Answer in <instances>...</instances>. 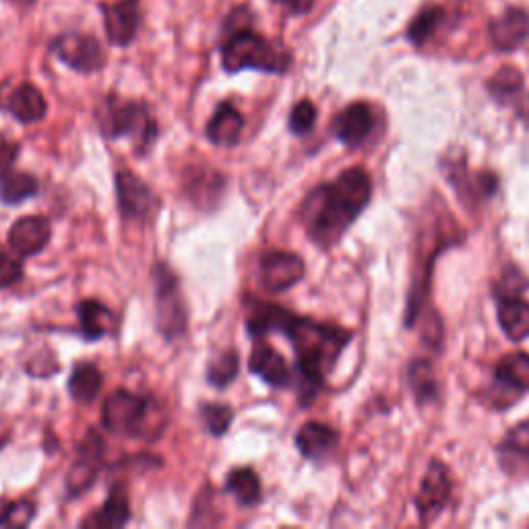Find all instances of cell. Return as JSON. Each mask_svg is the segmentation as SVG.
Segmentation results:
<instances>
[{
    "mask_svg": "<svg viewBox=\"0 0 529 529\" xmlns=\"http://www.w3.org/2000/svg\"><path fill=\"white\" fill-rule=\"evenodd\" d=\"M54 52L77 73H96L106 65V52L100 42L85 34H62L54 40Z\"/></svg>",
    "mask_w": 529,
    "mask_h": 529,
    "instance_id": "cell-8",
    "label": "cell"
},
{
    "mask_svg": "<svg viewBox=\"0 0 529 529\" xmlns=\"http://www.w3.org/2000/svg\"><path fill=\"white\" fill-rule=\"evenodd\" d=\"M106 36L114 46H129L139 29V3L137 0H112L102 7Z\"/></svg>",
    "mask_w": 529,
    "mask_h": 529,
    "instance_id": "cell-13",
    "label": "cell"
},
{
    "mask_svg": "<svg viewBox=\"0 0 529 529\" xmlns=\"http://www.w3.org/2000/svg\"><path fill=\"white\" fill-rule=\"evenodd\" d=\"M315 122H317V108L315 104L310 102V100H302L294 106L292 114H290V131L294 135H306L313 131L315 127Z\"/></svg>",
    "mask_w": 529,
    "mask_h": 529,
    "instance_id": "cell-35",
    "label": "cell"
},
{
    "mask_svg": "<svg viewBox=\"0 0 529 529\" xmlns=\"http://www.w3.org/2000/svg\"><path fill=\"white\" fill-rule=\"evenodd\" d=\"M98 124L108 139L131 137L139 153H145L158 139V122H155L143 102H122L106 98L98 110Z\"/></svg>",
    "mask_w": 529,
    "mask_h": 529,
    "instance_id": "cell-4",
    "label": "cell"
},
{
    "mask_svg": "<svg viewBox=\"0 0 529 529\" xmlns=\"http://www.w3.org/2000/svg\"><path fill=\"white\" fill-rule=\"evenodd\" d=\"M21 275H23L21 263L15 257H11L5 248H0V290L17 284Z\"/></svg>",
    "mask_w": 529,
    "mask_h": 529,
    "instance_id": "cell-36",
    "label": "cell"
},
{
    "mask_svg": "<svg viewBox=\"0 0 529 529\" xmlns=\"http://www.w3.org/2000/svg\"><path fill=\"white\" fill-rule=\"evenodd\" d=\"M129 521H131V505L127 499V492L114 486L110 490L108 501L96 513L89 515L81 525L96 529H118L127 525Z\"/></svg>",
    "mask_w": 529,
    "mask_h": 529,
    "instance_id": "cell-24",
    "label": "cell"
},
{
    "mask_svg": "<svg viewBox=\"0 0 529 529\" xmlns=\"http://www.w3.org/2000/svg\"><path fill=\"white\" fill-rule=\"evenodd\" d=\"M284 333L294 346L302 403H310L323 387L325 377L341 352L350 344L352 333L296 315Z\"/></svg>",
    "mask_w": 529,
    "mask_h": 529,
    "instance_id": "cell-2",
    "label": "cell"
},
{
    "mask_svg": "<svg viewBox=\"0 0 529 529\" xmlns=\"http://www.w3.org/2000/svg\"><path fill=\"white\" fill-rule=\"evenodd\" d=\"M499 323L511 341H523L529 337V302L517 296L501 298Z\"/></svg>",
    "mask_w": 529,
    "mask_h": 529,
    "instance_id": "cell-25",
    "label": "cell"
},
{
    "mask_svg": "<svg viewBox=\"0 0 529 529\" xmlns=\"http://www.w3.org/2000/svg\"><path fill=\"white\" fill-rule=\"evenodd\" d=\"M116 197L120 215L131 222H151L162 209L158 193L131 170L116 174Z\"/></svg>",
    "mask_w": 529,
    "mask_h": 529,
    "instance_id": "cell-7",
    "label": "cell"
},
{
    "mask_svg": "<svg viewBox=\"0 0 529 529\" xmlns=\"http://www.w3.org/2000/svg\"><path fill=\"white\" fill-rule=\"evenodd\" d=\"M449 496H451L449 472L443 463L432 461L422 480L420 492L416 496V509L420 513L422 523H430L437 519L443 513Z\"/></svg>",
    "mask_w": 529,
    "mask_h": 529,
    "instance_id": "cell-10",
    "label": "cell"
},
{
    "mask_svg": "<svg viewBox=\"0 0 529 529\" xmlns=\"http://www.w3.org/2000/svg\"><path fill=\"white\" fill-rule=\"evenodd\" d=\"M244 129V118L232 104H222L207 122L205 135L213 145L234 147L240 143Z\"/></svg>",
    "mask_w": 529,
    "mask_h": 529,
    "instance_id": "cell-21",
    "label": "cell"
},
{
    "mask_svg": "<svg viewBox=\"0 0 529 529\" xmlns=\"http://www.w3.org/2000/svg\"><path fill=\"white\" fill-rule=\"evenodd\" d=\"M410 379H412V389H414L420 403L437 397V383H434L432 368L428 362H424V360L414 362L412 370H410Z\"/></svg>",
    "mask_w": 529,
    "mask_h": 529,
    "instance_id": "cell-34",
    "label": "cell"
},
{
    "mask_svg": "<svg viewBox=\"0 0 529 529\" xmlns=\"http://www.w3.org/2000/svg\"><path fill=\"white\" fill-rule=\"evenodd\" d=\"M275 3L284 5L292 13H306L310 11V7H313L315 0H275Z\"/></svg>",
    "mask_w": 529,
    "mask_h": 529,
    "instance_id": "cell-38",
    "label": "cell"
},
{
    "mask_svg": "<svg viewBox=\"0 0 529 529\" xmlns=\"http://www.w3.org/2000/svg\"><path fill=\"white\" fill-rule=\"evenodd\" d=\"M201 418L213 437H224L234 420V410L226 403H203Z\"/></svg>",
    "mask_w": 529,
    "mask_h": 529,
    "instance_id": "cell-33",
    "label": "cell"
},
{
    "mask_svg": "<svg viewBox=\"0 0 529 529\" xmlns=\"http://www.w3.org/2000/svg\"><path fill=\"white\" fill-rule=\"evenodd\" d=\"M222 65L228 73L255 69L261 73H286L290 58L255 31L240 27L222 46Z\"/></svg>",
    "mask_w": 529,
    "mask_h": 529,
    "instance_id": "cell-3",
    "label": "cell"
},
{
    "mask_svg": "<svg viewBox=\"0 0 529 529\" xmlns=\"http://www.w3.org/2000/svg\"><path fill=\"white\" fill-rule=\"evenodd\" d=\"M19 158V143L0 135V176L9 172Z\"/></svg>",
    "mask_w": 529,
    "mask_h": 529,
    "instance_id": "cell-37",
    "label": "cell"
},
{
    "mask_svg": "<svg viewBox=\"0 0 529 529\" xmlns=\"http://www.w3.org/2000/svg\"><path fill=\"white\" fill-rule=\"evenodd\" d=\"M226 490L242 507H257L263 499V488L259 476L251 468L232 470L226 478Z\"/></svg>",
    "mask_w": 529,
    "mask_h": 529,
    "instance_id": "cell-27",
    "label": "cell"
},
{
    "mask_svg": "<svg viewBox=\"0 0 529 529\" xmlns=\"http://www.w3.org/2000/svg\"><path fill=\"white\" fill-rule=\"evenodd\" d=\"M40 191L36 176L25 172H5L0 176V201L5 205H19Z\"/></svg>",
    "mask_w": 529,
    "mask_h": 529,
    "instance_id": "cell-28",
    "label": "cell"
},
{
    "mask_svg": "<svg viewBox=\"0 0 529 529\" xmlns=\"http://www.w3.org/2000/svg\"><path fill=\"white\" fill-rule=\"evenodd\" d=\"M248 368H251L253 375L275 389H286L292 383V370L286 358L265 344V341H259L253 348L251 358H248Z\"/></svg>",
    "mask_w": 529,
    "mask_h": 529,
    "instance_id": "cell-16",
    "label": "cell"
},
{
    "mask_svg": "<svg viewBox=\"0 0 529 529\" xmlns=\"http://www.w3.org/2000/svg\"><path fill=\"white\" fill-rule=\"evenodd\" d=\"M155 412H158V403L151 397L118 389L104 401L102 424L116 437L139 439L145 437V430L149 428Z\"/></svg>",
    "mask_w": 529,
    "mask_h": 529,
    "instance_id": "cell-5",
    "label": "cell"
},
{
    "mask_svg": "<svg viewBox=\"0 0 529 529\" xmlns=\"http://www.w3.org/2000/svg\"><path fill=\"white\" fill-rule=\"evenodd\" d=\"M377 118L372 108L364 102L350 104L346 110H341L333 122L335 137L348 145V147H360L368 135L375 129Z\"/></svg>",
    "mask_w": 529,
    "mask_h": 529,
    "instance_id": "cell-14",
    "label": "cell"
},
{
    "mask_svg": "<svg viewBox=\"0 0 529 529\" xmlns=\"http://www.w3.org/2000/svg\"><path fill=\"white\" fill-rule=\"evenodd\" d=\"M7 110L11 112V116L23 124H34L44 120L46 112H48V104L42 96V91L31 85V83H21L19 87H15L9 96L7 102Z\"/></svg>",
    "mask_w": 529,
    "mask_h": 529,
    "instance_id": "cell-22",
    "label": "cell"
},
{
    "mask_svg": "<svg viewBox=\"0 0 529 529\" xmlns=\"http://www.w3.org/2000/svg\"><path fill=\"white\" fill-rule=\"evenodd\" d=\"M104 387L102 370L91 362H79L69 379V393L79 403H91Z\"/></svg>",
    "mask_w": 529,
    "mask_h": 529,
    "instance_id": "cell-26",
    "label": "cell"
},
{
    "mask_svg": "<svg viewBox=\"0 0 529 529\" xmlns=\"http://www.w3.org/2000/svg\"><path fill=\"white\" fill-rule=\"evenodd\" d=\"M153 286L155 308H158V331L164 339L174 341L182 337L186 327H189V315H186V302L182 298L178 275L166 263H155Z\"/></svg>",
    "mask_w": 529,
    "mask_h": 529,
    "instance_id": "cell-6",
    "label": "cell"
},
{
    "mask_svg": "<svg viewBox=\"0 0 529 529\" xmlns=\"http://www.w3.org/2000/svg\"><path fill=\"white\" fill-rule=\"evenodd\" d=\"M339 441V434L321 422H306L298 434H296V445L300 449V453L306 459H323L327 457Z\"/></svg>",
    "mask_w": 529,
    "mask_h": 529,
    "instance_id": "cell-23",
    "label": "cell"
},
{
    "mask_svg": "<svg viewBox=\"0 0 529 529\" xmlns=\"http://www.w3.org/2000/svg\"><path fill=\"white\" fill-rule=\"evenodd\" d=\"M106 445L98 432H87V437L77 449L75 463L71 465L69 476H67V492L71 496H79L87 492L93 482H96L102 463H104Z\"/></svg>",
    "mask_w": 529,
    "mask_h": 529,
    "instance_id": "cell-9",
    "label": "cell"
},
{
    "mask_svg": "<svg viewBox=\"0 0 529 529\" xmlns=\"http://www.w3.org/2000/svg\"><path fill=\"white\" fill-rule=\"evenodd\" d=\"M238 372H240L238 352L226 350L222 354H217L209 362V366H207V381H209V385H213L217 389H224V387L234 383V379L238 377Z\"/></svg>",
    "mask_w": 529,
    "mask_h": 529,
    "instance_id": "cell-30",
    "label": "cell"
},
{
    "mask_svg": "<svg viewBox=\"0 0 529 529\" xmlns=\"http://www.w3.org/2000/svg\"><path fill=\"white\" fill-rule=\"evenodd\" d=\"M488 34L496 50L501 52L517 50L529 40V11L517 7L507 9L501 17L492 19Z\"/></svg>",
    "mask_w": 529,
    "mask_h": 529,
    "instance_id": "cell-15",
    "label": "cell"
},
{
    "mask_svg": "<svg viewBox=\"0 0 529 529\" xmlns=\"http://www.w3.org/2000/svg\"><path fill=\"white\" fill-rule=\"evenodd\" d=\"M79 313V331L87 341H98L106 335H114L118 329V319L112 310L98 302L85 300L77 306Z\"/></svg>",
    "mask_w": 529,
    "mask_h": 529,
    "instance_id": "cell-19",
    "label": "cell"
},
{
    "mask_svg": "<svg viewBox=\"0 0 529 529\" xmlns=\"http://www.w3.org/2000/svg\"><path fill=\"white\" fill-rule=\"evenodd\" d=\"M36 517V503L29 499H0V527H27Z\"/></svg>",
    "mask_w": 529,
    "mask_h": 529,
    "instance_id": "cell-31",
    "label": "cell"
},
{
    "mask_svg": "<svg viewBox=\"0 0 529 529\" xmlns=\"http://www.w3.org/2000/svg\"><path fill=\"white\" fill-rule=\"evenodd\" d=\"M370 195L372 182L362 168H350L333 182L317 186L300 209V220L308 238L321 248H331L358 220Z\"/></svg>",
    "mask_w": 529,
    "mask_h": 529,
    "instance_id": "cell-1",
    "label": "cell"
},
{
    "mask_svg": "<svg viewBox=\"0 0 529 529\" xmlns=\"http://www.w3.org/2000/svg\"><path fill=\"white\" fill-rule=\"evenodd\" d=\"M523 89V75L515 67H503L492 75L488 81V91L490 96L499 104H509L513 102Z\"/></svg>",
    "mask_w": 529,
    "mask_h": 529,
    "instance_id": "cell-29",
    "label": "cell"
},
{
    "mask_svg": "<svg viewBox=\"0 0 529 529\" xmlns=\"http://www.w3.org/2000/svg\"><path fill=\"white\" fill-rule=\"evenodd\" d=\"M52 238V226L42 215H27L17 220L9 232V244L19 257L42 253Z\"/></svg>",
    "mask_w": 529,
    "mask_h": 529,
    "instance_id": "cell-12",
    "label": "cell"
},
{
    "mask_svg": "<svg viewBox=\"0 0 529 529\" xmlns=\"http://www.w3.org/2000/svg\"><path fill=\"white\" fill-rule=\"evenodd\" d=\"M292 319H294V313H290V310L277 306V304L255 300L251 302V306H248L246 329L253 337L261 339L269 333H284Z\"/></svg>",
    "mask_w": 529,
    "mask_h": 529,
    "instance_id": "cell-17",
    "label": "cell"
},
{
    "mask_svg": "<svg viewBox=\"0 0 529 529\" xmlns=\"http://www.w3.org/2000/svg\"><path fill=\"white\" fill-rule=\"evenodd\" d=\"M443 17H445V13L439 7H428V9H424L410 23V27H408V40L412 44H416V46H422L434 34V31H437V27L441 25Z\"/></svg>",
    "mask_w": 529,
    "mask_h": 529,
    "instance_id": "cell-32",
    "label": "cell"
},
{
    "mask_svg": "<svg viewBox=\"0 0 529 529\" xmlns=\"http://www.w3.org/2000/svg\"><path fill=\"white\" fill-rule=\"evenodd\" d=\"M494 381L515 401L529 391V354L513 352L499 360L494 368Z\"/></svg>",
    "mask_w": 529,
    "mask_h": 529,
    "instance_id": "cell-18",
    "label": "cell"
},
{
    "mask_svg": "<svg viewBox=\"0 0 529 529\" xmlns=\"http://www.w3.org/2000/svg\"><path fill=\"white\" fill-rule=\"evenodd\" d=\"M503 470L511 476H529V424L513 428L499 447Z\"/></svg>",
    "mask_w": 529,
    "mask_h": 529,
    "instance_id": "cell-20",
    "label": "cell"
},
{
    "mask_svg": "<svg viewBox=\"0 0 529 529\" xmlns=\"http://www.w3.org/2000/svg\"><path fill=\"white\" fill-rule=\"evenodd\" d=\"M261 282L267 292L279 294L294 288L304 277V261L294 253L271 251L261 257Z\"/></svg>",
    "mask_w": 529,
    "mask_h": 529,
    "instance_id": "cell-11",
    "label": "cell"
}]
</instances>
